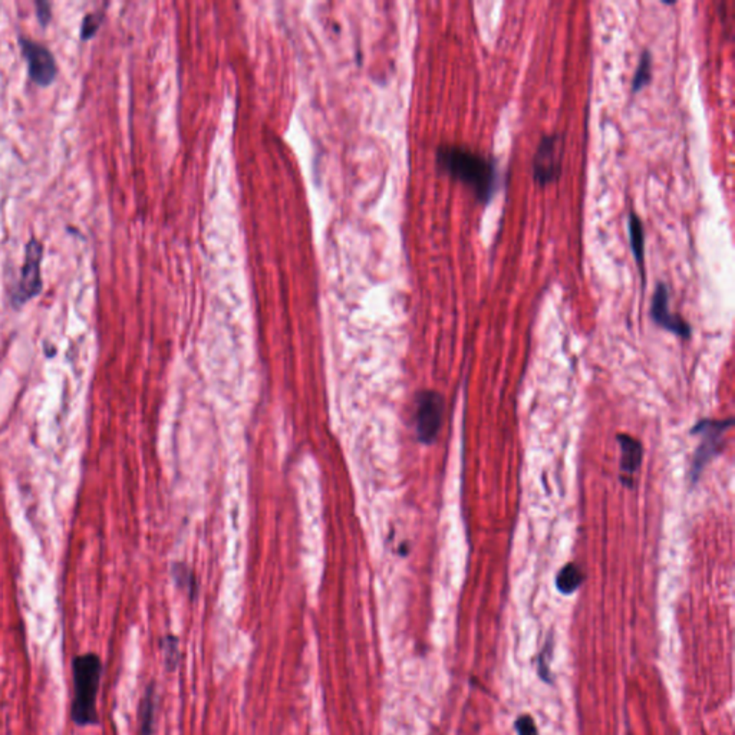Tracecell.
Returning <instances> with one entry per match:
<instances>
[{"label": "cell", "mask_w": 735, "mask_h": 735, "mask_svg": "<svg viewBox=\"0 0 735 735\" xmlns=\"http://www.w3.org/2000/svg\"><path fill=\"white\" fill-rule=\"evenodd\" d=\"M44 256V248L37 239H30L25 248V260H23L20 277L15 292L12 293V300L16 306H22L25 303L34 299L42 290L41 263Z\"/></svg>", "instance_id": "cell-5"}, {"label": "cell", "mask_w": 735, "mask_h": 735, "mask_svg": "<svg viewBox=\"0 0 735 735\" xmlns=\"http://www.w3.org/2000/svg\"><path fill=\"white\" fill-rule=\"evenodd\" d=\"M650 68H652V55H650L648 49H645L641 53L640 63H638L635 75L632 79V93L638 94L641 89L645 88L649 84L650 78H652V69Z\"/></svg>", "instance_id": "cell-13"}, {"label": "cell", "mask_w": 735, "mask_h": 735, "mask_svg": "<svg viewBox=\"0 0 735 735\" xmlns=\"http://www.w3.org/2000/svg\"><path fill=\"white\" fill-rule=\"evenodd\" d=\"M102 19H104V13L102 11L95 12V13H89L84 18V22H82L81 28V39L82 41H88L91 37H95L96 32L101 28V23H102Z\"/></svg>", "instance_id": "cell-16"}, {"label": "cell", "mask_w": 735, "mask_h": 735, "mask_svg": "<svg viewBox=\"0 0 735 735\" xmlns=\"http://www.w3.org/2000/svg\"><path fill=\"white\" fill-rule=\"evenodd\" d=\"M650 316L657 326L666 329L676 337L683 338V339L691 338L690 323L683 321L680 314H674L669 311V289L662 282H659L655 289L652 305H650Z\"/></svg>", "instance_id": "cell-8"}, {"label": "cell", "mask_w": 735, "mask_h": 735, "mask_svg": "<svg viewBox=\"0 0 735 735\" xmlns=\"http://www.w3.org/2000/svg\"><path fill=\"white\" fill-rule=\"evenodd\" d=\"M628 232L632 253L635 257L636 266L640 267L642 283L645 285V232L640 216L633 210L629 211Z\"/></svg>", "instance_id": "cell-10"}, {"label": "cell", "mask_w": 735, "mask_h": 735, "mask_svg": "<svg viewBox=\"0 0 735 735\" xmlns=\"http://www.w3.org/2000/svg\"><path fill=\"white\" fill-rule=\"evenodd\" d=\"M563 135L547 134L537 145L533 159V180L540 187L558 182L562 176Z\"/></svg>", "instance_id": "cell-4"}, {"label": "cell", "mask_w": 735, "mask_h": 735, "mask_svg": "<svg viewBox=\"0 0 735 735\" xmlns=\"http://www.w3.org/2000/svg\"><path fill=\"white\" fill-rule=\"evenodd\" d=\"M156 690L154 685L145 690L144 697L141 699L138 708V723H140V735H151L154 728V715H156Z\"/></svg>", "instance_id": "cell-12"}, {"label": "cell", "mask_w": 735, "mask_h": 735, "mask_svg": "<svg viewBox=\"0 0 735 735\" xmlns=\"http://www.w3.org/2000/svg\"><path fill=\"white\" fill-rule=\"evenodd\" d=\"M35 8H37V20H39L42 27H46V25L51 22V18H53L51 4L45 2V0H37V4H35Z\"/></svg>", "instance_id": "cell-19"}, {"label": "cell", "mask_w": 735, "mask_h": 735, "mask_svg": "<svg viewBox=\"0 0 735 735\" xmlns=\"http://www.w3.org/2000/svg\"><path fill=\"white\" fill-rule=\"evenodd\" d=\"M19 45L22 55L27 60L30 79L39 86H51L58 75V67L53 53L44 45L28 37H19Z\"/></svg>", "instance_id": "cell-7"}, {"label": "cell", "mask_w": 735, "mask_h": 735, "mask_svg": "<svg viewBox=\"0 0 735 735\" xmlns=\"http://www.w3.org/2000/svg\"><path fill=\"white\" fill-rule=\"evenodd\" d=\"M164 650V657H166L167 669L174 671L177 668L178 661H180V649H178V640L176 636L167 635L161 643Z\"/></svg>", "instance_id": "cell-15"}, {"label": "cell", "mask_w": 735, "mask_h": 735, "mask_svg": "<svg viewBox=\"0 0 735 735\" xmlns=\"http://www.w3.org/2000/svg\"><path fill=\"white\" fill-rule=\"evenodd\" d=\"M437 164L450 177L466 184L478 203H490L499 190L500 174L495 159L464 145H440L437 148Z\"/></svg>", "instance_id": "cell-1"}, {"label": "cell", "mask_w": 735, "mask_h": 735, "mask_svg": "<svg viewBox=\"0 0 735 735\" xmlns=\"http://www.w3.org/2000/svg\"><path fill=\"white\" fill-rule=\"evenodd\" d=\"M174 579H176V584H177L178 588L184 589L190 596H194L196 593V579L192 576V572H190L187 568H182V566H177L173 572Z\"/></svg>", "instance_id": "cell-17"}, {"label": "cell", "mask_w": 735, "mask_h": 735, "mask_svg": "<svg viewBox=\"0 0 735 735\" xmlns=\"http://www.w3.org/2000/svg\"><path fill=\"white\" fill-rule=\"evenodd\" d=\"M101 674L102 664L95 654L82 655L75 659L72 720L78 725L96 723V695L100 688Z\"/></svg>", "instance_id": "cell-2"}, {"label": "cell", "mask_w": 735, "mask_h": 735, "mask_svg": "<svg viewBox=\"0 0 735 735\" xmlns=\"http://www.w3.org/2000/svg\"><path fill=\"white\" fill-rule=\"evenodd\" d=\"M444 399L436 391H422L417 396L415 429L422 444H433L443 424Z\"/></svg>", "instance_id": "cell-6"}, {"label": "cell", "mask_w": 735, "mask_h": 735, "mask_svg": "<svg viewBox=\"0 0 735 735\" xmlns=\"http://www.w3.org/2000/svg\"><path fill=\"white\" fill-rule=\"evenodd\" d=\"M732 418L724 420V421H714V420H701L697 422L691 434L694 436H701V444L695 451L694 460H692L691 477L692 483L698 481L699 476L706 469L711 460L718 455L721 448H723V437L727 433L728 429H731Z\"/></svg>", "instance_id": "cell-3"}, {"label": "cell", "mask_w": 735, "mask_h": 735, "mask_svg": "<svg viewBox=\"0 0 735 735\" xmlns=\"http://www.w3.org/2000/svg\"><path fill=\"white\" fill-rule=\"evenodd\" d=\"M617 441H619V447L622 451L621 480L624 485L632 487L633 476L640 470L641 462H642V444L628 434H619Z\"/></svg>", "instance_id": "cell-9"}, {"label": "cell", "mask_w": 735, "mask_h": 735, "mask_svg": "<svg viewBox=\"0 0 735 735\" xmlns=\"http://www.w3.org/2000/svg\"><path fill=\"white\" fill-rule=\"evenodd\" d=\"M584 575L579 566L568 563L556 576V588L565 596H570L584 584Z\"/></svg>", "instance_id": "cell-11"}, {"label": "cell", "mask_w": 735, "mask_h": 735, "mask_svg": "<svg viewBox=\"0 0 735 735\" xmlns=\"http://www.w3.org/2000/svg\"><path fill=\"white\" fill-rule=\"evenodd\" d=\"M514 730L518 735H539L536 721L528 714H523L514 721Z\"/></svg>", "instance_id": "cell-18"}, {"label": "cell", "mask_w": 735, "mask_h": 735, "mask_svg": "<svg viewBox=\"0 0 735 735\" xmlns=\"http://www.w3.org/2000/svg\"><path fill=\"white\" fill-rule=\"evenodd\" d=\"M553 647V638H547L543 649L540 650L539 657H537V676H539L540 681H543L544 683H549V685L553 681V674H551V655Z\"/></svg>", "instance_id": "cell-14"}]
</instances>
